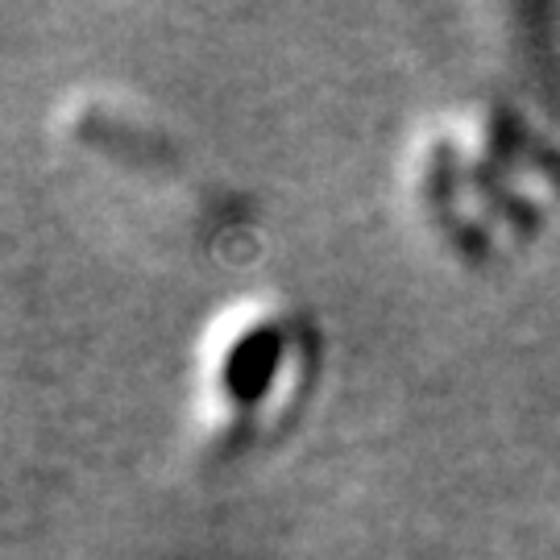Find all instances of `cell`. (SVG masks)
Masks as SVG:
<instances>
[{
  "label": "cell",
  "mask_w": 560,
  "mask_h": 560,
  "mask_svg": "<svg viewBox=\"0 0 560 560\" xmlns=\"http://www.w3.org/2000/svg\"><path fill=\"white\" fill-rule=\"evenodd\" d=\"M416 187L428 221L478 249H506L560 203V171L494 108L436 120L420 141Z\"/></svg>",
  "instance_id": "1"
}]
</instances>
